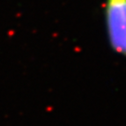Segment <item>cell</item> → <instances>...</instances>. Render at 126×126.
<instances>
[{
  "mask_svg": "<svg viewBox=\"0 0 126 126\" xmlns=\"http://www.w3.org/2000/svg\"><path fill=\"white\" fill-rule=\"evenodd\" d=\"M104 21L110 49L126 59V0H105Z\"/></svg>",
  "mask_w": 126,
  "mask_h": 126,
  "instance_id": "1",
  "label": "cell"
}]
</instances>
